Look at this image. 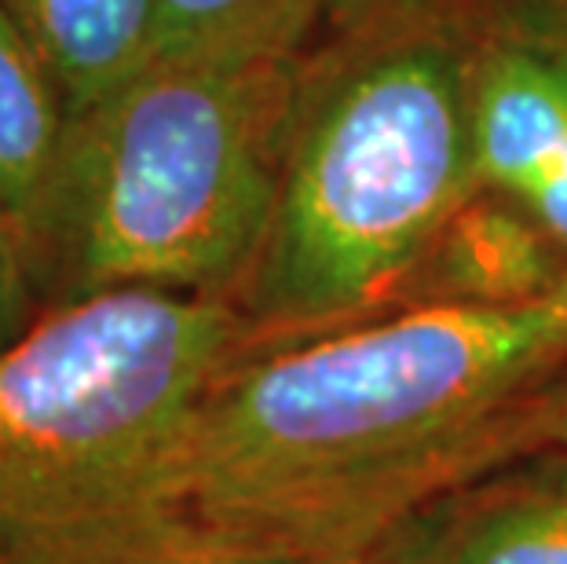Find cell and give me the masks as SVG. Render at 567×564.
Wrapping results in <instances>:
<instances>
[{
	"mask_svg": "<svg viewBox=\"0 0 567 564\" xmlns=\"http://www.w3.org/2000/svg\"><path fill=\"white\" fill-rule=\"evenodd\" d=\"M567 297L403 305L235 359L100 564H348L502 465L549 451Z\"/></svg>",
	"mask_w": 567,
	"mask_h": 564,
	"instance_id": "1",
	"label": "cell"
},
{
	"mask_svg": "<svg viewBox=\"0 0 567 564\" xmlns=\"http://www.w3.org/2000/svg\"><path fill=\"white\" fill-rule=\"evenodd\" d=\"M473 0H337L305 44L279 187L235 305L257 345L381 316L480 187Z\"/></svg>",
	"mask_w": 567,
	"mask_h": 564,
	"instance_id": "2",
	"label": "cell"
},
{
	"mask_svg": "<svg viewBox=\"0 0 567 564\" xmlns=\"http://www.w3.org/2000/svg\"><path fill=\"white\" fill-rule=\"evenodd\" d=\"M305 44L151 59L70 114L27 224L41 305L125 286L235 301L271 217Z\"/></svg>",
	"mask_w": 567,
	"mask_h": 564,
	"instance_id": "3",
	"label": "cell"
},
{
	"mask_svg": "<svg viewBox=\"0 0 567 564\" xmlns=\"http://www.w3.org/2000/svg\"><path fill=\"white\" fill-rule=\"evenodd\" d=\"M227 297L103 290L0 352V564H100L151 470L235 359Z\"/></svg>",
	"mask_w": 567,
	"mask_h": 564,
	"instance_id": "4",
	"label": "cell"
},
{
	"mask_svg": "<svg viewBox=\"0 0 567 564\" xmlns=\"http://www.w3.org/2000/svg\"><path fill=\"white\" fill-rule=\"evenodd\" d=\"M468 117L480 187L567 254V33L530 0H473Z\"/></svg>",
	"mask_w": 567,
	"mask_h": 564,
	"instance_id": "5",
	"label": "cell"
},
{
	"mask_svg": "<svg viewBox=\"0 0 567 564\" xmlns=\"http://www.w3.org/2000/svg\"><path fill=\"white\" fill-rule=\"evenodd\" d=\"M370 564H567V454H527L454 491Z\"/></svg>",
	"mask_w": 567,
	"mask_h": 564,
	"instance_id": "6",
	"label": "cell"
},
{
	"mask_svg": "<svg viewBox=\"0 0 567 564\" xmlns=\"http://www.w3.org/2000/svg\"><path fill=\"white\" fill-rule=\"evenodd\" d=\"M553 297H567V254L527 209L476 187L432 238L395 308H516Z\"/></svg>",
	"mask_w": 567,
	"mask_h": 564,
	"instance_id": "7",
	"label": "cell"
},
{
	"mask_svg": "<svg viewBox=\"0 0 567 564\" xmlns=\"http://www.w3.org/2000/svg\"><path fill=\"white\" fill-rule=\"evenodd\" d=\"M19 16L63 92L89 111L154 59L158 0H19Z\"/></svg>",
	"mask_w": 567,
	"mask_h": 564,
	"instance_id": "8",
	"label": "cell"
},
{
	"mask_svg": "<svg viewBox=\"0 0 567 564\" xmlns=\"http://www.w3.org/2000/svg\"><path fill=\"white\" fill-rule=\"evenodd\" d=\"M66 103L27 22L0 0V206L22 227L44 195L66 136Z\"/></svg>",
	"mask_w": 567,
	"mask_h": 564,
	"instance_id": "9",
	"label": "cell"
},
{
	"mask_svg": "<svg viewBox=\"0 0 567 564\" xmlns=\"http://www.w3.org/2000/svg\"><path fill=\"white\" fill-rule=\"evenodd\" d=\"M337 0H158L154 59L305 44Z\"/></svg>",
	"mask_w": 567,
	"mask_h": 564,
	"instance_id": "10",
	"label": "cell"
},
{
	"mask_svg": "<svg viewBox=\"0 0 567 564\" xmlns=\"http://www.w3.org/2000/svg\"><path fill=\"white\" fill-rule=\"evenodd\" d=\"M44 311L30 264L27 227L0 206V352L16 345Z\"/></svg>",
	"mask_w": 567,
	"mask_h": 564,
	"instance_id": "11",
	"label": "cell"
},
{
	"mask_svg": "<svg viewBox=\"0 0 567 564\" xmlns=\"http://www.w3.org/2000/svg\"><path fill=\"white\" fill-rule=\"evenodd\" d=\"M549 451L567 454V375L553 400V418H549Z\"/></svg>",
	"mask_w": 567,
	"mask_h": 564,
	"instance_id": "12",
	"label": "cell"
},
{
	"mask_svg": "<svg viewBox=\"0 0 567 564\" xmlns=\"http://www.w3.org/2000/svg\"><path fill=\"white\" fill-rule=\"evenodd\" d=\"M530 4H535L542 16L553 22V27L567 33V0H530Z\"/></svg>",
	"mask_w": 567,
	"mask_h": 564,
	"instance_id": "13",
	"label": "cell"
},
{
	"mask_svg": "<svg viewBox=\"0 0 567 564\" xmlns=\"http://www.w3.org/2000/svg\"><path fill=\"white\" fill-rule=\"evenodd\" d=\"M176 564H209V561H176Z\"/></svg>",
	"mask_w": 567,
	"mask_h": 564,
	"instance_id": "14",
	"label": "cell"
},
{
	"mask_svg": "<svg viewBox=\"0 0 567 564\" xmlns=\"http://www.w3.org/2000/svg\"><path fill=\"white\" fill-rule=\"evenodd\" d=\"M348 564H370V561H348Z\"/></svg>",
	"mask_w": 567,
	"mask_h": 564,
	"instance_id": "15",
	"label": "cell"
}]
</instances>
